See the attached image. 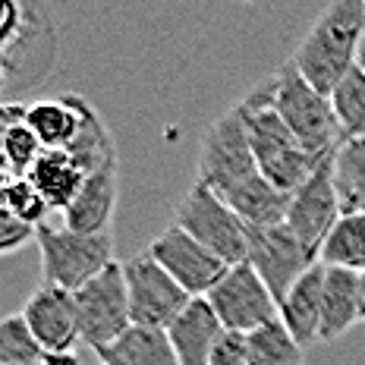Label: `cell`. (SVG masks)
I'll list each match as a JSON object with an SVG mask.
<instances>
[{
	"label": "cell",
	"instance_id": "7a4b0ae2",
	"mask_svg": "<svg viewBox=\"0 0 365 365\" xmlns=\"http://www.w3.org/2000/svg\"><path fill=\"white\" fill-rule=\"evenodd\" d=\"M365 44V0H328L296 44L290 63L309 86L331 95L337 82L359 63Z\"/></svg>",
	"mask_w": 365,
	"mask_h": 365
},
{
	"label": "cell",
	"instance_id": "4fadbf2b",
	"mask_svg": "<svg viewBox=\"0 0 365 365\" xmlns=\"http://www.w3.org/2000/svg\"><path fill=\"white\" fill-rule=\"evenodd\" d=\"M29 328L35 340L41 344L44 353H70L82 344L79 328V309H76V296L63 287L41 284L35 287L32 296L22 306Z\"/></svg>",
	"mask_w": 365,
	"mask_h": 365
},
{
	"label": "cell",
	"instance_id": "e575fe53",
	"mask_svg": "<svg viewBox=\"0 0 365 365\" xmlns=\"http://www.w3.org/2000/svg\"><path fill=\"white\" fill-rule=\"evenodd\" d=\"M98 365H104V362H98Z\"/></svg>",
	"mask_w": 365,
	"mask_h": 365
},
{
	"label": "cell",
	"instance_id": "8fae6325",
	"mask_svg": "<svg viewBox=\"0 0 365 365\" xmlns=\"http://www.w3.org/2000/svg\"><path fill=\"white\" fill-rule=\"evenodd\" d=\"M145 252L186 290L192 299H205L217 287V280L227 274L230 264L215 255L208 246H202L195 237H189L182 227L170 224L161 230Z\"/></svg>",
	"mask_w": 365,
	"mask_h": 365
},
{
	"label": "cell",
	"instance_id": "7c38bea8",
	"mask_svg": "<svg viewBox=\"0 0 365 365\" xmlns=\"http://www.w3.org/2000/svg\"><path fill=\"white\" fill-rule=\"evenodd\" d=\"M340 217H344V208H340V195L337 186H334L331 158H324L318 164V170L296 192H290V208H287L284 224L299 237V242L312 255L322 258L324 240L331 237Z\"/></svg>",
	"mask_w": 365,
	"mask_h": 365
},
{
	"label": "cell",
	"instance_id": "d6986e66",
	"mask_svg": "<svg viewBox=\"0 0 365 365\" xmlns=\"http://www.w3.org/2000/svg\"><path fill=\"white\" fill-rule=\"evenodd\" d=\"M95 356L104 365H180L167 331L142 324H129L113 344L95 349Z\"/></svg>",
	"mask_w": 365,
	"mask_h": 365
},
{
	"label": "cell",
	"instance_id": "52a82bcc",
	"mask_svg": "<svg viewBox=\"0 0 365 365\" xmlns=\"http://www.w3.org/2000/svg\"><path fill=\"white\" fill-rule=\"evenodd\" d=\"M205 299L211 302L224 331L230 334H252L280 318V306L274 299V293L249 262L230 264Z\"/></svg>",
	"mask_w": 365,
	"mask_h": 365
},
{
	"label": "cell",
	"instance_id": "ac0fdd59",
	"mask_svg": "<svg viewBox=\"0 0 365 365\" xmlns=\"http://www.w3.org/2000/svg\"><path fill=\"white\" fill-rule=\"evenodd\" d=\"M359 322V271L324 264L322 340H337Z\"/></svg>",
	"mask_w": 365,
	"mask_h": 365
},
{
	"label": "cell",
	"instance_id": "2e32d148",
	"mask_svg": "<svg viewBox=\"0 0 365 365\" xmlns=\"http://www.w3.org/2000/svg\"><path fill=\"white\" fill-rule=\"evenodd\" d=\"M322 287H324V262L312 264L299 280L290 287V293L280 302V322L293 334L299 346H309L322 340Z\"/></svg>",
	"mask_w": 365,
	"mask_h": 365
},
{
	"label": "cell",
	"instance_id": "5b68a950",
	"mask_svg": "<svg viewBox=\"0 0 365 365\" xmlns=\"http://www.w3.org/2000/svg\"><path fill=\"white\" fill-rule=\"evenodd\" d=\"M38 255H41L44 284L63 287L76 293L95 274H101L113 262V233H79L70 227H48L35 230Z\"/></svg>",
	"mask_w": 365,
	"mask_h": 365
},
{
	"label": "cell",
	"instance_id": "7402d4cb",
	"mask_svg": "<svg viewBox=\"0 0 365 365\" xmlns=\"http://www.w3.org/2000/svg\"><path fill=\"white\" fill-rule=\"evenodd\" d=\"M246 359L249 365H302L306 346L296 344L293 334L277 318V322L246 334Z\"/></svg>",
	"mask_w": 365,
	"mask_h": 365
},
{
	"label": "cell",
	"instance_id": "44dd1931",
	"mask_svg": "<svg viewBox=\"0 0 365 365\" xmlns=\"http://www.w3.org/2000/svg\"><path fill=\"white\" fill-rule=\"evenodd\" d=\"M331 170L344 215L365 211V135L340 142V148L331 155Z\"/></svg>",
	"mask_w": 365,
	"mask_h": 365
},
{
	"label": "cell",
	"instance_id": "3957f363",
	"mask_svg": "<svg viewBox=\"0 0 365 365\" xmlns=\"http://www.w3.org/2000/svg\"><path fill=\"white\" fill-rule=\"evenodd\" d=\"M242 123L249 133V145H252L255 164L262 170V177L277 186L280 192H296V189L306 182L312 173L318 170V164L324 158L312 155L293 135V129L280 120V113L274 110L268 86H255L246 98L237 104Z\"/></svg>",
	"mask_w": 365,
	"mask_h": 365
},
{
	"label": "cell",
	"instance_id": "484cf974",
	"mask_svg": "<svg viewBox=\"0 0 365 365\" xmlns=\"http://www.w3.org/2000/svg\"><path fill=\"white\" fill-rule=\"evenodd\" d=\"M41 151H44L41 142H38V135L26 126V120H19V123H13L10 129H6L4 161H6V173H10V177H26Z\"/></svg>",
	"mask_w": 365,
	"mask_h": 365
},
{
	"label": "cell",
	"instance_id": "4dcf8cb0",
	"mask_svg": "<svg viewBox=\"0 0 365 365\" xmlns=\"http://www.w3.org/2000/svg\"><path fill=\"white\" fill-rule=\"evenodd\" d=\"M359 322H365V271L359 274Z\"/></svg>",
	"mask_w": 365,
	"mask_h": 365
},
{
	"label": "cell",
	"instance_id": "4316f807",
	"mask_svg": "<svg viewBox=\"0 0 365 365\" xmlns=\"http://www.w3.org/2000/svg\"><path fill=\"white\" fill-rule=\"evenodd\" d=\"M4 205L13 217L22 220V224H29V227H35V230L44 224V217H48V211H51L48 202L38 195V189L26 177H10L6 192H4Z\"/></svg>",
	"mask_w": 365,
	"mask_h": 365
},
{
	"label": "cell",
	"instance_id": "30bf717a",
	"mask_svg": "<svg viewBox=\"0 0 365 365\" xmlns=\"http://www.w3.org/2000/svg\"><path fill=\"white\" fill-rule=\"evenodd\" d=\"M246 262L268 284V290L280 306L290 287L322 258L312 255L287 224H268L246 227Z\"/></svg>",
	"mask_w": 365,
	"mask_h": 365
},
{
	"label": "cell",
	"instance_id": "9c48e42d",
	"mask_svg": "<svg viewBox=\"0 0 365 365\" xmlns=\"http://www.w3.org/2000/svg\"><path fill=\"white\" fill-rule=\"evenodd\" d=\"M73 296H76V309H79L82 344H88L91 349L113 344L133 324V318H129L123 262H110L108 268L101 274H95Z\"/></svg>",
	"mask_w": 365,
	"mask_h": 365
},
{
	"label": "cell",
	"instance_id": "f1b7e54d",
	"mask_svg": "<svg viewBox=\"0 0 365 365\" xmlns=\"http://www.w3.org/2000/svg\"><path fill=\"white\" fill-rule=\"evenodd\" d=\"M211 365H249L246 359V334H230L220 337V344L211 356Z\"/></svg>",
	"mask_w": 365,
	"mask_h": 365
},
{
	"label": "cell",
	"instance_id": "6da1fadb",
	"mask_svg": "<svg viewBox=\"0 0 365 365\" xmlns=\"http://www.w3.org/2000/svg\"><path fill=\"white\" fill-rule=\"evenodd\" d=\"M199 182L217 192L249 227L287 220L290 195L262 177L237 104L205 129L199 145Z\"/></svg>",
	"mask_w": 365,
	"mask_h": 365
},
{
	"label": "cell",
	"instance_id": "ffe728a7",
	"mask_svg": "<svg viewBox=\"0 0 365 365\" xmlns=\"http://www.w3.org/2000/svg\"><path fill=\"white\" fill-rule=\"evenodd\" d=\"M26 126L38 135L41 148H70L82 129V98L63 95L26 104Z\"/></svg>",
	"mask_w": 365,
	"mask_h": 365
},
{
	"label": "cell",
	"instance_id": "f546056e",
	"mask_svg": "<svg viewBox=\"0 0 365 365\" xmlns=\"http://www.w3.org/2000/svg\"><path fill=\"white\" fill-rule=\"evenodd\" d=\"M41 365H82V359L76 349H70V353H44Z\"/></svg>",
	"mask_w": 365,
	"mask_h": 365
},
{
	"label": "cell",
	"instance_id": "ba28073f",
	"mask_svg": "<svg viewBox=\"0 0 365 365\" xmlns=\"http://www.w3.org/2000/svg\"><path fill=\"white\" fill-rule=\"evenodd\" d=\"M123 277L129 293V318H133V324H142V328L167 331L182 315V309L192 302V296L182 290L148 252L126 258Z\"/></svg>",
	"mask_w": 365,
	"mask_h": 365
},
{
	"label": "cell",
	"instance_id": "836d02e7",
	"mask_svg": "<svg viewBox=\"0 0 365 365\" xmlns=\"http://www.w3.org/2000/svg\"><path fill=\"white\" fill-rule=\"evenodd\" d=\"M242 4H249V0H242Z\"/></svg>",
	"mask_w": 365,
	"mask_h": 365
},
{
	"label": "cell",
	"instance_id": "8992f818",
	"mask_svg": "<svg viewBox=\"0 0 365 365\" xmlns=\"http://www.w3.org/2000/svg\"><path fill=\"white\" fill-rule=\"evenodd\" d=\"M173 224L182 227L189 237L208 246L227 264L246 262V220L230 208L217 192H211L205 182L195 180L189 192L180 199L173 211Z\"/></svg>",
	"mask_w": 365,
	"mask_h": 365
},
{
	"label": "cell",
	"instance_id": "1f68e13d",
	"mask_svg": "<svg viewBox=\"0 0 365 365\" xmlns=\"http://www.w3.org/2000/svg\"><path fill=\"white\" fill-rule=\"evenodd\" d=\"M359 66L365 70V44H362V54H359Z\"/></svg>",
	"mask_w": 365,
	"mask_h": 365
},
{
	"label": "cell",
	"instance_id": "277c9868",
	"mask_svg": "<svg viewBox=\"0 0 365 365\" xmlns=\"http://www.w3.org/2000/svg\"><path fill=\"white\" fill-rule=\"evenodd\" d=\"M264 86H268L274 110L280 113V120L293 129V135L312 155L331 158L334 151L340 148L344 133H340V123H337V117H334L331 95L309 86L306 76L296 70L290 60L274 76H268Z\"/></svg>",
	"mask_w": 365,
	"mask_h": 365
},
{
	"label": "cell",
	"instance_id": "83f0119b",
	"mask_svg": "<svg viewBox=\"0 0 365 365\" xmlns=\"http://www.w3.org/2000/svg\"><path fill=\"white\" fill-rule=\"evenodd\" d=\"M35 233V227L22 224L6 211V205L0 202V252H10V249H19L22 242H29V237Z\"/></svg>",
	"mask_w": 365,
	"mask_h": 365
},
{
	"label": "cell",
	"instance_id": "cb8c5ba5",
	"mask_svg": "<svg viewBox=\"0 0 365 365\" xmlns=\"http://www.w3.org/2000/svg\"><path fill=\"white\" fill-rule=\"evenodd\" d=\"M331 108H334V117H337L344 139L365 135V70L359 63L331 91Z\"/></svg>",
	"mask_w": 365,
	"mask_h": 365
},
{
	"label": "cell",
	"instance_id": "9a60e30c",
	"mask_svg": "<svg viewBox=\"0 0 365 365\" xmlns=\"http://www.w3.org/2000/svg\"><path fill=\"white\" fill-rule=\"evenodd\" d=\"M117 208V161L86 173L79 195L63 211V227L79 233H108Z\"/></svg>",
	"mask_w": 365,
	"mask_h": 365
},
{
	"label": "cell",
	"instance_id": "5bb4252c",
	"mask_svg": "<svg viewBox=\"0 0 365 365\" xmlns=\"http://www.w3.org/2000/svg\"><path fill=\"white\" fill-rule=\"evenodd\" d=\"M224 334V324L208 299H192L177 322L167 328V337H170L180 365H211V356H215Z\"/></svg>",
	"mask_w": 365,
	"mask_h": 365
},
{
	"label": "cell",
	"instance_id": "e0dca14e",
	"mask_svg": "<svg viewBox=\"0 0 365 365\" xmlns=\"http://www.w3.org/2000/svg\"><path fill=\"white\" fill-rule=\"evenodd\" d=\"M26 180L38 189V195L48 202L51 211H66L86 182V170L66 148H44L32 170L26 173Z\"/></svg>",
	"mask_w": 365,
	"mask_h": 365
},
{
	"label": "cell",
	"instance_id": "603a6c76",
	"mask_svg": "<svg viewBox=\"0 0 365 365\" xmlns=\"http://www.w3.org/2000/svg\"><path fill=\"white\" fill-rule=\"evenodd\" d=\"M322 262L359 274L365 271V211L344 215L337 220V227L322 246Z\"/></svg>",
	"mask_w": 365,
	"mask_h": 365
},
{
	"label": "cell",
	"instance_id": "d6a6232c",
	"mask_svg": "<svg viewBox=\"0 0 365 365\" xmlns=\"http://www.w3.org/2000/svg\"><path fill=\"white\" fill-rule=\"evenodd\" d=\"M29 365H41V362H29Z\"/></svg>",
	"mask_w": 365,
	"mask_h": 365
},
{
	"label": "cell",
	"instance_id": "d4e9b609",
	"mask_svg": "<svg viewBox=\"0 0 365 365\" xmlns=\"http://www.w3.org/2000/svg\"><path fill=\"white\" fill-rule=\"evenodd\" d=\"M44 349L35 340L29 328L26 315L13 312V315H0V365H29L41 362Z\"/></svg>",
	"mask_w": 365,
	"mask_h": 365
}]
</instances>
